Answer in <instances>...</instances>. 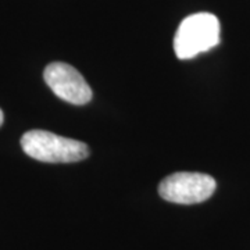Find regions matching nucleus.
<instances>
[{"mask_svg": "<svg viewBox=\"0 0 250 250\" xmlns=\"http://www.w3.org/2000/svg\"><path fill=\"white\" fill-rule=\"evenodd\" d=\"M21 147L27 156L43 163H75L89 156V149L83 142L43 129L25 132L21 138Z\"/></svg>", "mask_w": 250, "mask_h": 250, "instance_id": "1", "label": "nucleus"}, {"mask_svg": "<svg viewBox=\"0 0 250 250\" xmlns=\"http://www.w3.org/2000/svg\"><path fill=\"white\" fill-rule=\"evenodd\" d=\"M220 21L211 13H196L187 17L177 29L174 52L181 60L193 59L220 43Z\"/></svg>", "mask_w": 250, "mask_h": 250, "instance_id": "2", "label": "nucleus"}, {"mask_svg": "<svg viewBox=\"0 0 250 250\" xmlns=\"http://www.w3.org/2000/svg\"><path fill=\"white\" fill-rule=\"evenodd\" d=\"M214 190V178L200 172H175L166 177L159 185V195L164 200L178 205L202 203Z\"/></svg>", "mask_w": 250, "mask_h": 250, "instance_id": "3", "label": "nucleus"}, {"mask_svg": "<svg viewBox=\"0 0 250 250\" xmlns=\"http://www.w3.org/2000/svg\"><path fill=\"white\" fill-rule=\"evenodd\" d=\"M43 78L56 96L71 104L89 103L92 89L78 70L67 62H50L45 68Z\"/></svg>", "mask_w": 250, "mask_h": 250, "instance_id": "4", "label": "nucleus"}, {"mask_svg": "<svg viewBox=\"0 0 250 250\" xmlns=\"http://www.w3.org/2000/svg\"><path fill=\"white\" fill-rule=\"evenodd\" d=\"M3 120H4V116H3V111H1V108H0V126L3 124Z\"/></svg>", "mask_w": 250, "mask_h": 250, "instance_id": "5", "label": "nucleus"}]
</instances>
